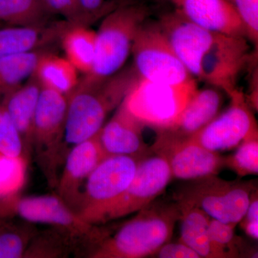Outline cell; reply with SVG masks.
<instances>
[{
  "label": "cell",
  "mask_w": 258,
  "mask_h": 258,
  "mask_svg": "<svg viewBox=\"0 0 258 258\" xmlns=\"http://www.w3.org/2000/svg\"><path fill=\"white\" fill-rule=\"evenodd\" d=\"M72 25L66 20L43 26H6L0 28V58L22 52L49 48Z\"/></svg>",
  "instance_id": "19"
},
{
  "label": "cell",
  "mask_w": 258,
  "mask_h": 258,
  "mask_svg": "<svg viewBox=\"0 0 258 258\" xmlns=\"http://www.w3.org/2000/svg\"><path fill=\"white\" fill-rule=\"evenodd\" d=\"M221 91L213 86L198 88L172 123L157 132H166L183 138L191 137L218 115L223 102Z\"/></svg>",
  "instance_id": "18"
},
{
  "label": "cell",
  "mask_w": 258,
  "mask_h": 258,
  "mask_svg": "<svg viewBox=\"0 0 258 258\" xmlns=\"http://www.w3.org/2000/svg\"><path fill=\"white\" fill-rule=\"evenodd\" d=\"M235 154L225 157V168L243 177L258 174V130L249 134L239 144Z\"/></svg>",
  "instance_id": "30"
},
{
  "label": "cell",
  "mask_w": 258,
  "mask_h": 258,
  "mask_svg": "<svg viewBox=\"0 0 258 258\" xmlns=\"http://www.w3.org/2000/svg\"><path fill=\"white\" fill-rule=\"evenodd\" d=\"M235 227L211 218L210 239L219 258L252 257V251L247 248L243 239L236 235Z\"/></svg>",
  "instance_id": "27"
},
{
  "label": "cell",
  "mask_w": 258,
  "mask_h": 258,
  "mask_svg": "<svg viewBox=\"0 0 258 258\" xmlns=\"http://www.w3.org/2000/svg\"><path fill=\"white\" fill-rule=\"evenodd\" d=\"M178 10L208 31L247 38L243 23L228 0H184Z\"/></svg>",
  "instance_id": "17"
},
{
  "label": "cell",
  "mask_w": 258,
  "mask_h": 258,
  "mask_svg": "<svg viewBox=\"0 0 258 258\" xmlns=\"http://www.w3.org/2000/svg\"><path fill=\"white\" fill-rule=\"evenodd\" d=\"M248 42L246 37L215 33L202 56L198 79L230 96L237 89L239 76L248 62Z\"/></svg>",
  "instance_id": "12"
},
{
  "label": "cell",
  "mask_w": 258,
  "mask_h": 258,
  "mask_svg": "<svg viewBox=\"0 0 258 258\" xmlns=\"http://www.w3.org/2000/svg\"><path fill=\"white\" fill-rule=\"evenodd\" d=\"M80 4L85 12L96 17L97 19L108 14L122 2H108L105 0H79Z\"/></svg>",
  "instance_id": "36"
},
{
  "label": "cell",
  "mask_w": 258,
  "mask_h": 258,
  "mask_svg": "<svg viewBox=\"0 0 258 258\" xmlns=\"http://www.w3.org/2000/svg\"><path fill=\"white\" fill-rule=\"evenodd\" d=\"M42 86L35 76L10 91L1 103L18 131L29 157L32 153L34 122Z\"/></svg>",
  "instance_id": "20"
},
{
  "label": "cell",
  "mask_w": 258,
  "mask_h": 258,
  "mask_svg": "<svg viewBox=\"0 0 258 258\" xmlns=\"http://www.w3.org/2000/svg\"><path fill=\"white\" fill-rule=\"evenodd\" d=\"M145 125L120 103L111 119L103 125L98 136L103 152L110 156H130L143 159L152 154L145 143Z\"/></svg>",
  "instance_id": "16"
},
{
  "label": "cell",
  "mask_w": 258,
  "mask_h": 258,
  "mask_svg": "<svg viewBox=\"0 0 258 258\" xmlns=\"http://www.w3.org/2000/svg\"><path fill=\"white\" fill-rule=\"evenodd\" d=\"M32 223L14 225L5 222L0 229V258H23L38 231Z\"/></svg>",
  "instance_id": "29"
},
{
  "label": "cell",
  "mask_w": 258,
  "mask_h": 258,
  "mask_svg": "<svg viewBox=\"0 0 258 258\" xmlns=\"http://www.w3.org/2000/svg\"><path fill=\"white\" fill-rule=\"evenodd\" d=\"M5 220H3V217L0 216V229L2 228L3 225H4Z\"/></svg>",
  "instance_id": "38"
},
{
  "label": "cell",
  "mask_w": 258,
  "mask_h": 258,
  "mask_svg": "<svg viewBox=\"0 0 258 258\" xmlns=\"http://www.w3.org/2000/svg\"><path fill=\"white\" fill-rule=\"evenodd\" d=\"M98 133L71 148L64 159V168L55 188L56 195L77 214L82 203L86 180L96 166L107 157Z\"/></svg>",
  "instance_id": "14"
},
{
  "label": "cell",
  "mask_w": 258,
  "mask_h": 258,
  "mask_svg": "<svg viewBox=\"0 0 258 258\" xmlns=\"http://www.w3.org/2000/svg\"><path fill=\"white\" fill-rule=\"evenodd\" d=\"M242 20L247 38L256 47L258 42V0H228Z\"/></svg>",
  "instance_id": "33"
},
{
  "label": "cell",
  "mask_w": 258,
  "mask_h": 258,
  "mask_svg": "<svg viewBox=\"0 0 258 258\" xmlns=\"http://www.w3.org/2000/svg\"><path fill=\"white\" fill-rule=\"evenodd\" d=\"M0 153L29 161L21 137L0 101Z\"/></svg>",
  "instance_id": "31"
},
{
  "label": "cell",
  "mask_w": 258,
  "mask_h": 258,
  "mask_svg": "<svg viewBox=\"0 0 258 258\" xmlns=\"http://www.w3.org/2000/svg\"><path fill=\"white\" fill-rule=\"evenodd\" d=\"M114 233L106 235L88 251V258H142L154 255L169 242L181 210L176 200H157L137 212Z\"/></svg>",
  "instance_id": "1"
},
{
  "label": "cell",
  "mask_w": 258,
  "mask_h": 258,
  "mask_svg": "<svg viewBox=\"0 0 258 258\" xmlns=\"http://www.w3.org/2000/svg\"><path fill=\"white\" fill-rule=\"evenodd\" d=\"M158 22L174 53L189 74L198 79L202 56L215 33L193 23L179 10L163 15Z\"/></svg>",
  "instance_id": "15"
},
{
  "label": "cell",
  "mask_w": 258,
  "mask_h": 258,
  "mask_svg": "<svg viewBox=\"0 0 258 258\" xmlns=\"http://www.w3.org/2000/svg\"><path fill=\"white\" fill-rule=\"evenodd\" d=\"M50 48H42L0 58V101L35 74L41 56Z\"/></svg>",
  "instance_id": "25"
},
{
  "label": "cell",
  "mask_w": 258,
  "mask_h": 258,
  "mask_svg": "<svg viewBox=\"0 0 258 258\" xmlns=\"http://www.w3.org/2000/svg\"><path fill=\"white\" fill-rule=\"evenodd\" d=\"M198 88L196 79L170 85L139 77L122 103L145 126L159 131L172 123Z\"/></svg>",
  "instance_id": "6"
},
{
  "label": "cell",
  "mask_w": 258,
  "mask_h": 258,
  "mask_svg": "<svg viewBox=\"0 0 258 258\" xmlns=\"http://www.w3.org/2000/svg\"><path fill=\"white\" fill-rule=\"evenodd\" d=\"M28 164V159L0 153V205L18 197L25 185Z\"/></svg>",
  "instance_id": "28"
},
{
  "label": "cell",
  "mask_w": 258,
  "mask_h": 258,
  "mask_svg": "<svg viewBox=\"0 0 258 258\" xmlns=\"http://www.w3.org/2000/svg\"><path fill=\"white\" fill-rule=\"evenodd\" d=\"M177 203L181 210L179 241L193 249L200 257L219 258L210 239L209 229L211 217L197 207L180 202Z\"/></svg>",
  "instance_id": "21"
},
{
  "label": "cell",
  "mask_w": 258,
  "mask_h": 258,
  "mask_svg": "<svg viewBox=\"0 0 258 258\" xmlns=\"http://www.w3.org/2000/svg\"><path fill=\"white\" fill-rule=\"evenodd\" d=\"M171 1L172 2L174 5H176V6H177V8H180V6H181V4H182L184 0H171Z\"/></svg>",
  "instance_id": "37"
},
{
  "label": "cell",
  "mask_w": 258,
  "mask_h": 258,
  "mask_svg": "<svg viewBox=\"0 0 258 258\" xmlns=\"http://www.w3.org/2000/svg\"><path fill=\"white\" fill-rule=\"evenodd\" d=\"M157 132V139L151 149L153 154L165 159L173 178L187 181L217 175L225 168V157L220 153L208 150L189 137Z\"/></svg>",
  "instance_id": "11"
},
{
  "label": "cell",
  "mask_w": 258,
  "mask_h": 258,
  "mask_svg": "<svg viewBox=\"0 0 258 258\" xmlns=\"http://www.w3.org/2000/svg\"><path fill=\"white\" fill-rule=\"evenodd\" d=\"M256 189L255 180L228 181L212 174L187 180L174 193V200L201 209L212 219L237 226Z\"/></svg>",
  "instance_id": "5"
},
{
  "label": "cell",
  "mask_w": 258,
  "mask_h": 258,
  "mask_svg": "<svg viewBox=\"0 0 258 258\" xmlns=\"http://www.w3.org/2000/svg\"><path fill=\"white\" fill-rule=\"evenodd\" d=\"M246 235L254 240L258 239V193L257 189L251 195L250 201L245 214L240 222Z\"/></svg>",
  "instance_id": "34"
},
{
  "label": "cell",
  "mask_w": 258,
  "mask_h": 258,
  "mask_svg": "<svg viewBox=\"0 0 258 258\" xmlns=\"http://www.w3.org/2000/svg\"><path fill=\"white\" fill-rule=\"evenodd\" d=\"M73 253L83 254L78 241L66 231L52 227L35 234L23 258H64Z\"/></svg>",
  "instance_id": "24"
},
{
  "label": "cell",
  "mask_w": 258,
  "mask_h": 258,
  "mask_svg": "<svg viewBox=\"0 0 258 258\" xmlns=\"http://www.w3.org/2000/svg\"><path fill=\"white\" fill-rule=\"evenodd\" d=\"M52 16L40 0H0V24L7 26H43Z\"/></svg>",
  "instance_id": "26"
},
{
  "label": "cell",
  "mask_w": 258,
  "mask_h": 258,
  "mask_svg": "<svg viewBox=\"0 0 258 258\" xmlns=\"http://www.w3.org/2000/svg\"><path fill=\"white\" fill-rule=\"evenodd\" d=\"M134 69L139 78L165 84L179 85L195 78L171 48L159 22L147 19L132 45Z\"/></svg>",
  "instance_id": "7"
},
{
  "label": "cell",
  "mask_w": 258,
  "mask_h": 258,
  "mask_svg": "<svg viewBox=\"0 0 258 258\" xmlns=\"http://www.w3.org/2000/svg\"><path fill=\"white\" fill-rule=\"evenodd\" d=\"M154 255L159 258H200L193 249L179 240L163 244Z\"/></svg>",
  "instance_id": "35"
},
{
  "label": "cell",
  "mask_w": 258,
  "mask_h": 258,
  "mask_svg": "<svg viewBox=\"0 0 258 258\" xmlns=\"http://www.w3.org/2000/svg\"><path fill=\"white\" fill-rule=\"evenodd\" d=\"M145 3L122 2L104 16L96 32V52L91 75L108 77L124 66L139 29L149 19Z\"/></svg>",
  "instance_id": "4"
},
{
  "label": "cell",
  "mask_w": 258,
  "mask_h": 258,
  "mask_svg": "<svg viewBox=\"0 0 258 258\" xmlns=\"http://www.w3.org/2000/svg\"><path fill=\"white\" fill-rule=\"evenodd\" d=\"M66 58L79 72L91 74L96 52V32L85 25H71L60 38Z\"/></svg>",
  "instance_id": "22"
},
{
  "label": "cell",
  "mask_w": 258,
  "mask_h": 258,
  "mask_svg": "<svg viewBox=\"0 0 258 258\" xmlns=\"http://www.w3.org/2000/svg\"><path fill=\"white\" fill-rule=\"evenodd\" d=\"M67 96L42 87L34 122L32 153L49 187L55 189L67 156Z\"/></svg>",
  "instance_id": "3"
},
{
  "label": "cell",
  "mask_w": 258,
  "mask_h": 258,
  "mask_svg": "<svg viewBox=\"0 0 258 258\" xmlns=\"http://www.w3.org/2000/svg\"><path fill=\"white\" fill-rule=\"evenodd\" d=\"M172 178L164 158L151 154L141 159L126 189L102 211L95 225H105L142 210L164 192Z\"/></svg>",
  "instance_id": "10"
},
{
  "label": "cell",
  "mask_w": 258,
  "mask_h": 258,
  "mask_svg": "<svg viewBox=\"0 0 258 258\" xmlns=\"http://www.w3.org/2000/svg\"><path fill=\"white\" fill-rule=\"evenodd\" d=\"M49 13L60 15L64 20L74 25H85L97 20L96 17L84 11L79 0H40Z\"/></svg>",
  "instance_id": "32"
},
{
  "label": "cell",
  "mask_w": 258,
  "mask_h": 258,
  "mask_svg": "<svg viewBox=\"0 0 258 258\" xmlns=\"http://www.w3.org/2000/svg\"><path fill=\"white\" fill-rule=\"evenodd\" d=\"M229 96L231 98L229 108L189 137L212 152L220 153L232 149L249 134L257 130V123L244 93L237 88Z\"/></svg>",
  "instance_id": "13"
},
{
  "label": "cell",
  "mask_w": 258,
  "mask_h": 258,
  "mask_svg": "<svg viewBox=\"0 0 258 258\" xmlns=\"http://www.w3.org/2000/svg\"><path fill=\"white\" fill-rule=\"evenodd\" d=\"M138 78L131 67L108 77L88 74L80 79L67 96V144L74 146L98 134L107 116L119 106Z\"/></svg>",
  "instance_id": "2"
},
{
  "label": "cell",
  "mask_w": 258,
  "mask_h": 258,
  "mask_svg": "<svg viewBox=\"0 0 258 258\" xmlns=\"http://www.w3.org/2000/svg\"><path fill=\"white\" fill-rule=\"evenodd\" d=\"M140 159L130 156H110L88 176L78 215L95 225L98 217L121 195L133 179Z\"/></svg>",
  "instance_id": "9"
},
{
  "label": "cell",
  "mask_w": 258,
  "mask_h": 258,
  "mask_svg": "<svg viewBox=\"0 0 258 258\" xmlns=\"http://www.w3.org/2000/svg\"><path fill=\"white\" fill-rule=\"evenodd\" d=\"M8 205L9 215L15 213L30 223L47 224L69 232L81 245L83 255L106 233V228L85 221L57 195L18 196Z\"/></svg>",
  "instance_id": "8"
},
{
  "label": "cell",
  "mask_w": 258,
  "mask_h": 258,
  "mask_svg": "<svg viewBox=\"0 0 258 258\" xmlns=\"http://www.w3.org/2000/svg\"><path fill=\"white\" fill-rule=\"evenodd\" d=\"M34 76L42 87L67 96L79 81V71L66 57L49 51L40 57Z\"/></svg>",
  "instance_id": "23"
}]
</instances>
